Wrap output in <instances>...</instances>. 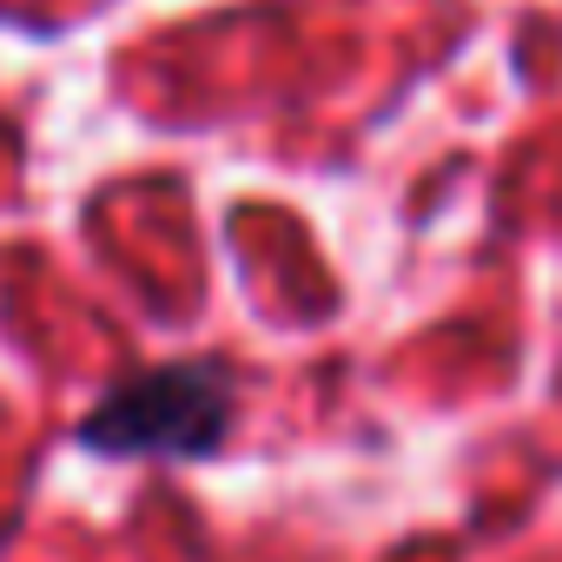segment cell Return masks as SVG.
Here are the masks:
<instances>
[{"label": "cell", "mask_w": 562, "mask_h": 562, "mask_svg": "<svg viewBox=\"0 0 562 562\" xmlns=\"http://www.w3.org/2000/svg\"><path fill=\"white\" fill-rule=\"evenodd\" d=\"M238 417V384L218 364H166L146 371L120 391H106L80 417V443L100 457H159V463H192L225 443Z\"/></svg>", "instance_id": "cell-1"}]
</instances>
